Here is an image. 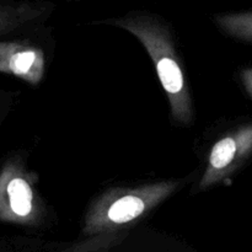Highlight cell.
Returning <instances> with one entry per match:
<instances>
[{"label": "cell", "mask_w": 252, "mask_h": 252, "mask_svg": "<svg viewBox=\"0 0 252 252\" xmlns=\"http://www.w3.org/2000/svg\"><path fill=\"white\" fill-rule=\"evenodd\" d=\"M181 184L179 180H169L108 189L93 202L84 219L81 234L88 240L66 252H97L110 248L120 231L134 225L166 201Z\"/></svg>", "instance_id": "6da1fadb"}, {"label": "cell", "mask_w": 252, "mask_h": 252, "mask_svg": "<svg viewBox=\"0 0 252 252\" xmlns=\"http://www.w3.org/2000/svg\"><path fill=\"white\" fill-rule=\"evenodd\" d=\"M105 22L129 32L144 46L166 94L172 118L181 125H189L193 120L191 95L166 22L148 11H130Z\"/></svg>", "instance_id": "7a4b0ae2"}, {"label": "cell", "mask_w": 252, "mask_h": 252, "mask_svg": "<svg viewBox=\"0 0 252 252\" xmlns=\"http://www.w3.org/2000/svg\"><path fill=\"white\" fill-rule=\"evenodd\" d=\"M37 175L20 158H11L0 169V221L36 225L43 207L36 189Z\"/></svg>", "instance_id": "3957f363"}, {"label": "cell", "mask_w": 252, "mask_h": 252, "mask_svg": "<svg viewBox=\"0 0 252 252\" xmlns=\"http://www.w3.org/2000/svg\"><path fill=\"white\" fill-rule=\"evenodd\" d=\"M252 153V125L243 126L212 147L199 189H208L233 174Z\"/></svg>", "instance_id": "277c9868"}, {"label": "cell", "mask_w": 252, "mask_h": 252, "mask_svg": "<svg viewBox=\"0 0 252 252\" xmlns=\"http://www.w3.org/2000/svg\"><path fill=\"white\" fill-rule=\"evenodd\" d=\"M46 70V58L39 47L24 41H12L6 57L5 73L31 85H38Z\"/></svg>", "instance_id": "5b68a950"}, {"label": "cell", "mask_w": 252, "mask_h": 252, "mask_svg": "<svg viewBox=\"0 0 252 252\" xmlns=\"http://www.w3.org/2000/svg\"><path fill=\"white\" fill-rule=\"evenodd\" d=\"M53 7L52 2L44 0L2 2L0 4V36L41 21L51 14Z\"/></svg>", "instance_id": "8992f818"}, {"label": "cell", "mask_w": 252, "mask_h": 252, "mask_svg": "<svg viewBox=\"0 0 252 252\" xmlns=\"http://www.w3.org/2000/svg\"><path fill=\"white\" fill-rule=\"evenodd\" d=\"M214 24L233 38L252 42V10L217 14Z\"/></svg>", "instance_id": "52a82bcc"}, {"label": "cell", "mask_w": 252, "mask_h": 252, "mask_svg": "<svg viewBox=\"0 0 252 252\" xmlns=\"http://www.w3.org/2000/svg\"><path fill=\"white\" fill-rule=\"evenodd\" d=\"M11 44L12 41H0V73H5V63Z\"/></svg>", "instance_id": "ba28073f"}, {"label": "cell", "mask_w": 252, "mask_h": 252, "mask_svg": "<svg viewBox=\"0 0 252 252\" xmlns=\"http://www.w3.org/2000/svg\"><path fill=\"white\" fill-rule=\"evenodd\" d=\"M240 80L244 84V88L252 97V68L243 69L240 71Z\"/></svg>", "instance_id": "9c48e42d"}]
</instances>
